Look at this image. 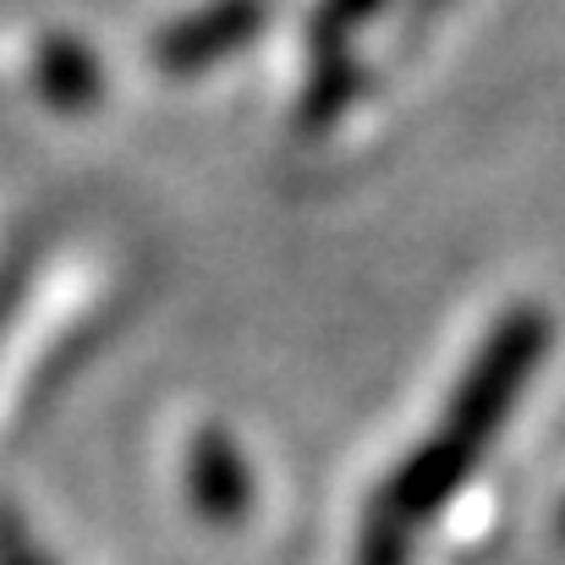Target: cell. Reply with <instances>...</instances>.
<instances>
[{"label":"cell","mask_w":565,"mask_h":565,"mask_svg":"<svg viewBox=\"0 0 565 565\" xmlns=\"http://www.w3.org/2000/svg\"><path fill=\"white\" fill-rule=\"evenodd\" d=\"M0 565H39L33 561V550L17 539V527H11L6 516H0Z\"/></svg>","instance_id":"1"}]
</instances>
